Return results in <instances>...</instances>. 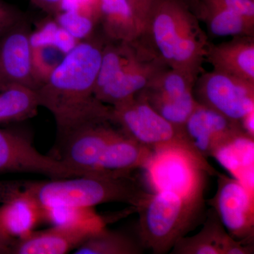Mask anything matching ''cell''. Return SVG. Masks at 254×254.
<instances>
[{"label":"cell","instance_id":"cell-1","mask_svg":"<svg viewBox=\"0 0 254 254\" xmlns=\"http://www.w3.org/2000/svg\"><path fill=\"white\" fill-rule=\"evenodd\" d=\"M105 43L95 36L78 42L36 90L40 107L55 119L56 143L83 127L113 123L112 106L94 94Z\"/></svg>","mask_w":254,"mask_h":254},{"label":"cell","instance_id":"cell-2","mask_svg":"<svg viewBox=\"0 0 254 254\" xmlns=\"http://www.w3.org/2000/svg\"><path fill=\"white\" fill-rule=\"evenodd\" d=\"M184 0H153L138 41L167 67L198 76L208 42Z\"/></svg>","mask_w":254,"mask_h":254},{"label":"cell","instance_id":"cell-3","mask_svg":"<svg viewBox=\"0 0 254 254\" xmlns=\"http://www.w3.org/2000/svg\"><path fill=\"white\" fill-rule=\"evenodd\" d=\"M138 241L153 254L171 252L177 241L204 221L205 200L184 198L170 191L149 193L136 209Z\"/></svg>","mask_w":254,"mask_h":254},{"label":"cell","instance_id":"cell-4","mask_svg":"<svg viewBox=\"0 0 254 254\" xmlns=\"http://www.w3.org/2000/svg\"><path fill=\"white\" fill-rule=\"evenodd\" d=\"M166 67L138 40L106 41L95 83V98L110 106L130 99Z\"/></svg>","mask_w":254,"mask_h":254},{"label":"cell","instance_id":"cell-5","mask_svg":"<svg viewBox=\"0 0 254 254\" xmlns=\"http://www.w3.org/2000/svg\"><path fill=\"white\" fill-rule=\"evenodd\" d=\"M143 169L153 192H173L195 200H204L207 177L218 174L206 158L180 145L153 150Z\"/></svg>","mask_w":254,"mask_h":254},{"label":"cell","instance_id":"cell-6","mask_svg":"<svg viewBox=\"0 0 254 254\" xmlns=\"http://www.w3.org/2000/svg\"><path fill=\"white\" fill-rule=\"evenodd\" d=\"M112 113L114 125L153 151L180 145L197 152L189 141L184 128L165 120L139 95L113 105Z\"/></svg>","mask_w":254,"mask_h":254},{"label":"cell","instance_id":"cell-7","mask_svg":"<svg viewBox=\"0 0 254 254\" xmlns=\"http://www.w3.org/2000/svg\"><path fill=\"white\" fill-rule=\"evenodd\" d=\"M198 76L166 67L157 73L137 93L163 118L184 128L187 120L198 105L193 87Z\"/></svg>","mask_w":254,"mask_h":254},{"label":"cell","instance_id":"cell-8","mask_svg":"<svg viewBox=\"0 0 254 254\" xmlns=\"http://www.w3.org/2000/svg\"><path fill=\"white\" fill-rule=\"evenodd\" d=\"M193 95L199 104L241 124L254 112V83L215 70L198 75Z\"/></svg>","mask_w":254,"mask_h":254},{"label":"cell","instance_id":"cell-9","mask_svg":"<svg viewBox=\"0 0 254 254\" xmlns=\"http://www.w3.org/2000/svg\"><path fill=\"white\" fill-rule=\"evenodd\" d=\"M9 173L38 174L50 179L87 175L59 159L42 154L23 133L12 128H0V175Z\"/></svg>","mask_w":254,"mask_h":254},{"label":"cell","instance_id":"cell-10","mask_svg":"<svg viewBox=\"0 0 254 254\" xmlns=\"http://www.w3.org/2000/svg\"><path fill=\"white\" fill-rule=\"evenodd\" d=\"M216 177V193L208 204L232 238L254 245V191L234 177L220 173Z\"/></svg>","mask_w":254,"mask_h":254},{"label":"cell","instance_id":"cell-11","mask_svg":"<svg viewBox=\"0 0 254 254\" xmlns=\"http://www.w3.org/2000/svg\"><path fill=\"white\" fill-rule=\"evenodd\" d=\"M12 86L34 90L41 86L33 65L31 27L26 16L0 38V91Z\"/></svg>","mask_w":254,"mask_h":254},{"label":"cell","instance_id":"cell-12","mask_svg":"<svg viewBox=\"0 0 254 254\" xmlns=\"http://www.w3.org/2000/svg\"><path fill=\"white\" fill-rule=\"evenodd\" d=\"M111 122L93 124L73 132L56 143L60 160L70 168L87 174L97 171L98 163L110 142L122 133Z\"/></svg>","mask_w":254,"mask_h":254},{"label":"cell","instance_id":"cell-13","mask_svg":"<svg viewBox=\"0 0 254 254\" xmlns=\"http://www.w3.org/2000/svg\"><path fill=\"white\" fill-rule=\"evenodd\" d=\"M184 131L192 146L205 158H213L222 147L239 137L250 136L242 124L199 103L187 120Z\"/></svg>","mask_w":254,"mask_h":254},{"label":"cell","instance_id":"cell-14","mask_svg":"<svg viewBox=\"0 0 254 254\" xmlns=\"http://www.w3.org/2000/svg\"><path fill=\"white\" fill-rule=\"evenodd\" d=\"M105 227V223L54 225L48 230L32 231L16 239L11 254H64L75 250L92 234Z\"/></svg>","mask_w":254,"mask_h":254},{"label":"cell","instance_id":"cell-15","mask_svg":"<svg viewBox=\"0 0 254 254\" xmlns=\"http://www.w3.org/2000/svg\"><path fill=\"white\" fill-rule=\"evenodd\" d=\"M254 245L232 238L213 208L208 209L203 226L193 236L181 237L172 249L173 254H252Z\"/></svg>","mask_w":254,"mask_h":254},{"label":"cell","instance_id":"cell-16","mask_svg":"<svg viewBox=\"0 0 254 254\" xmlns=\"http://www.w3.org/2000/svg\"><path fill=\"white\" fill-rule=\"evenodd\" d=\"M205 59L215 71L254 83V36H235L218 44L208 43Z\"/></svg>","mask_w":254,"mask_h":254},{"label":"cell","instance_id":"cell-17","mask_svg":"<svg viewBox=\"0 0 254 254\" xmlns=\"http://www.w3.org/2000/svg\"><path fill=\"white\" fill-rule=\"evenodd\" d=\"M153 150L140 144L123 131L110 142L98 163L97 171L100 173L131 174L144 168Z\"/></svg>","mask_w":254,"mask_h":254},{"label":"cell","instance_id":"cell-18","mask_svg":"<svg viewBox=\"0 0 254 254\" xmlns=\"http://www.w3.org/2000/svg\"><path fill=\"white\" fill-rule=\"evenodd\" d=\"M98 12L109 41L131 43L141 36L143 26L127 0H99Z\"/></svg>","mask_w":254,"mask_h":254},{"label":"cell","instance_id":"cell-19","mask_svg":"<svg viewBox=\"0 0 254 254\" xmlns=\"http://www.w3.org/2000/svg\"><path fill=\"white\" fill-rule=\"evenodd\" d=\"M254 138L246 135L222 147L213 155L234 178L252 191H254Z\"/></svg>","mask_w":254,"mask_h":254},{"label":"cell","instance_id":"cell-20","mask_svg":"<svg viewBox=\"0 0 254 254\" xmlns=\"http://www.w3.org/2000/svg\"><path fill=\"white\" fill-rule=\"evenodd\" d=\"M42 221L43 208L33 202L16 199L0 206V232L13 240L26 236Z\"/></svg>","mask_w":254,"mask_h":254},{"label":"cell","instance_id":"cell-21","mask_svg":"<svg viewBox=\"0 0 254 254\" xmlns=\"http://www.w3.org/2000/svg\"><path fill=\"white\" fill-rule=\"evenodd\" d=\"M36 90L12 86L0 91V125L21 123L34 118L39 108Z\"/></svg>","mask_w":254,"mask_h":254},{"label":"cell","instance_id":"cell-22","mask_svg":"<svg viewBox=\"0 0 254 254\" xmlns=\"http://www.w3.org/2000/svg\"><path fill=\"white\" fill-rule=\"evenodd\" d=\"M139 241L103 227L88 237L73 253L76 254H141Z\"/></svg>","mask_w":254,"mask_h":254},{"label":"cell","instance_id":"cell-23","mask_svg":"<svg viewBox=\"0 0 254 254\" xmlns=\"http://www.w3.org/2000/svg\"><path fill=\"white\" fill-rule=\"evenodd\" d=\"M195 15L198 19L204 21L211 36H254V21L233 11L200 7Z\"/></svg>","mask_w":254,"mask_h":254},{"label":"cell","instance_id":"cell-24","mask_svg":"<svg viewBox=\"0 0 254 254\" xmlns=\"http://www.w3.org/2000/svg\"><path fill=\"white\" fill-rule=\"evenodd\" d=\"M35 71L41 86L64 59L66 53L53 45L32 46Z\"/></svg>","mask_w":254,"mask_h":254},{"label":"cell","instance_id":"cell-25","mask_svg":"<svg viewBox=\"0 0 254 254\" xmlns=\"http://www.w3.org/2000/svg\"><path fill=\"white\" fill-rule=\"evenodd\" d=\"M57 23L78 41L92 36L95 25L93 18L75 11L58 14Z\"/></svg>","mask_w":254,"mask_h":254},{"label":"cell","instance_id":"cell-26","mask_svg":"<svg viewBox=\"0 0 254 254\" xmlns=\"http://www.w3.org/2000/svg\"><path fill=\"white\" fill-rule=\"evenodd\" d=\"M198 1L197 11L200 7L226 9L254 21V0H198Z\"/></svg>","mask_w":254,"mask_h":254},{"label":"cell","instance_id":"cell-27","mask_svg":"<svg viewBox=\"0 0 254 254\" xmlns=\"http://www.w3.org/2000/svg\"><path fill=\"white\" fill-rule=\"evenodd\" d=\"M23 17L24 14L18 8L0 0V38Z\"/></svg>","mask_w":254,"mask_h":254},{"label":"cell","instance_id":"cell-28","mask_svg":"<svg viewBox=\"0 0 254 254\" xmlns=\"http://www.w3.org/2000/svg\"><path fill=\"white\" fill-rule=\"evenodd\" d=\"M127 1L141 23L143 30L153 0H127Z\"/></svg>","mask_w":254,"mask_h":254},{"label":"cell","instance_id":"cell-29","mask_svg":"<svg viewBox=\"0 0 254 254\" xmlns=\"http://www.w3.org/2000/svg\"><path fill=\"white\" fill-rule=\"evenodd\" d=\"M31 1L46 12L58 14L63 6L64 0H31Z\"/></svg>","mask_w":254,"mask_h":254},{"label":"cell","instance_id":"cell-30","mask_svg":"<svg viewBox=\"0 0 254 254\" xmlns=\"http://www.w3.org/2000/svg\"><path fill=\"white\" fill-rule=\"evenodd\" d=\"M14 240L5 236L0 232V254H11Z\"/></svg>","mask_w":254,"mask_h":254}]
</instances>
